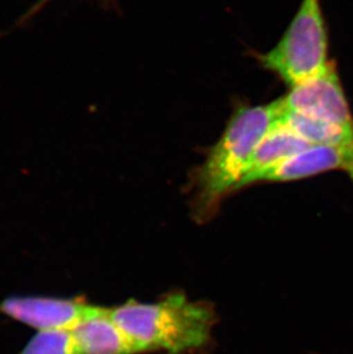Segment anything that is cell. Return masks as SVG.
<instances>
[{
  "mask_svg": "<svg viewBox=\"0 0 353 354\" xmlns=\"http://www.w3.org/2000/svg\"><path fill=\"white\" fill-rule=\"evenodd\" d=\"M278 118L277 100L241 106L234 111L203 163L190 174L192 210L197 221L210 219L224 198L239 191L258 145L277 124Z\"/></svg>",
  "mask_w": 353,
  "mask_h": 354,
  "instance_id": "obj_1",
  "label": "cell"
},
{
  "mask_svg": "<svg viewBox=\"0 0 353 354\" xmlns=\"http://www.w3.org/2000/svg\"><path fill=\"white\" fill-rule=\"evenodd\" d=\"M310 146L314 145L309 144L290 129L277 122L258 145L247 176L241 183L239 189L255 184L257 178L265 171L277 167L283 160L305 151Z\"/></svg>",
  "mask_w": 353,
  "mask_h": 354,
  "instance_id": "obj_8",
  "label": "cell"
},
{
  "mask_svg": "<svg viewBox=\"0 0 353 354\" xmlns=\"http://www.w3.org/2000/svg\"><path fill=\"white\" fill-rule=\"evenodd\" d=\"M17 354H78L71 329L37 331Z\"/></svg>",
  "mask_w": 353,
  "mask_h": 354,
  "instance_id": "obj_10",
  "label": "cell"
},
{
  "mask_svg": "<svg viewBox=\"0 0 353 354\" xmlns=\"http://www.w3.org/2000/svg\"><path fill=\"white\" fill-rule=\"evenodd\" d=\"M110 315L138 354H185L206 348L212 338L216 313L206 301L174 292L153 303L125 301Z\"/></svg>",
  "mask_w": 353,
  "mask_h": 354,
  "instance_id": "obj_2",
  "label": "cell"
},
{
  "mask_svg": "<svg viewBox=\"0 0 353 354\" xmlns=\"http://www.w3.org/2000/svg\"><path fill=\"white\" fill-rule=\"evenodd\" d=\"M278 102L283 111L353 127L350 107L334 62H329L326 71L316 77L290 87L289 92L278 99Z\"/></svg>",
  "mask_w": 353,
  "mask_h": 354,
  "instance_id": "obj_4",
  "label": "cell"
},
{
  "mask_svg": "<svg viewBox=\"0 0 353 354\" xmlns=\"http://www.w3.org/2000/svg\"><path fill=\"white\" fill-rule=\"evenodd\" d=\"M91 305L84 296H10L0 301V315L37 331L71 329Z\"/></svg>",
  "mask_w": 353,
  "mask_h": 354,
  "instance_id": "obj_5",
  "label": "cell"
},
{
  "mask_svg": "<svg viewBox=\"0 0 353 354\" xmlns=\"http://www.w3.org/2000/svg\"><path fill=\"white\" fill-rule=\"evenodd\" d=\"M332 170L347 171L353 179V147L314 145L265 171L255 184L290 183Z\"/></svg>",
  "mask_w": 353,
  "mask_h": 354,
  "instance_id": "obj_6",
  "label": "cell"
},
{
  "mask_svg": "<svg viewBox=\"0 0 353 354\" xmlns=\"http://www.w3.org/2000/svg\"><path fill=\"white\" fill-rule=\"evenodd\" d=\"M257 59L289 88L326 71L328 37L320 0H302L279 43Z\"/></svg>",
  "mask_w": 353,
  "mask_h": 354,
  "instance_id": "obj_3",
  "label": "cell"
},
{
  "mask_svg": "<svg viewBox=\"0 0 353 354\" xmlns=\"http://www.w3.org/2000/svg\"><path fill=\"white\" fill-rule=\"evenodd\" d=\"M71 330L78 354H138L110 315L109 308L91 305Z\"/></svg>",
  "mask_w": 353,
  "mask_h": 354,
  "instance_id": "obj_7",
  "label": "cell"
},
{
  "mask_svg": "<svg viewBox=\"0 0 353 354\" xmlns=\"http://www.w3.org/2000/svg\"><path fill=\"white\" fill-rule=\"evenodd\" d=\"M278 101V100H277ZM279 106L278 123L282 124L310 145L353 147V127H343L283 111Z\"/></svg>",
  "mask_w": 353,
  "mask_h": 354,
  "instance_id": "obj_9",
  "label": "cell"
}]
</instances>
